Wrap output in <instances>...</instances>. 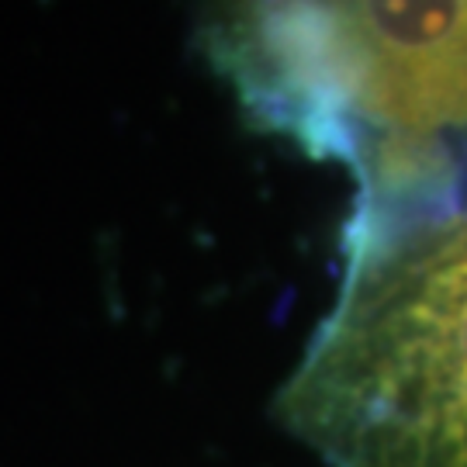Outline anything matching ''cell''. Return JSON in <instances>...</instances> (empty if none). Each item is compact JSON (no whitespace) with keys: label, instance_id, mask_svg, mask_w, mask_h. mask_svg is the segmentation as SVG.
Returning a JSON list of instances; mask_svg holds the SVG:
<instances>
[{"label":"cell","instance_id":"1","mask_svg":"<svg viewBox=\"0 0 467 467\" xmlns=\"http://www.w3.org/2000/svg\"><path fill=\"white\" fill-rule=\"evenodd\" d=\"M277 412L329 467H467V204L353 233Z\"/></svg>","mask_w":467,"mask_h":467},{"label":"cell","instance_id":"2","mask_svg":"<svg viewBox=\"0 0 467 467\" xmlns=\"http://www.w3.org/2000/svg\"><path fill=\"white\" fill-rule=\"evenodd\" d=\"M326 28L353 118L426 139L467 125V0H298Z\"/></svg>","mask_w":467,"mask_h":467}]
</instances>
